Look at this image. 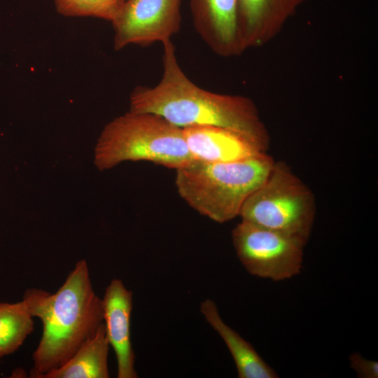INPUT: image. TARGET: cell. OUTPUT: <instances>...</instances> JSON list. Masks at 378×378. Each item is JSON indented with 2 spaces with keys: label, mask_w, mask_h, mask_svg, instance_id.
<instances>
[{
  "label": "cell",
  "mask_w": 378,
  "mask_h": 378,
  "mask_svg": "<svg viewBox=\"0 0 378 378\" xmlns=\"http://www.w3.org/2000/svg\"><path fill=\"white\" fill-rule=\"evenodd\" d=\"M162 76L154 86H137L130 96V111L158 115L181 127L211 125L239 131L265 151L269 133L253 101L246 97L219 94L195 84L181 69L172 41L164 43Z\"/></svg>",
  "instance_id": "6da1fadb"
},
{
  "label": "cell",
  "mask_w": 378,
  "mask_h": 378,
  "mask_svg": "<svg viewBox=\"0 0 378 378\" xmlns=\"http://www.w3.org/2000/svg\"><path fill=\"white\" fill-rule=\"evenodd\" d=\"M30 314L43 324L32 355L30 377L43 378L64 364L104 323L102 301L91 283L87 262L80 260L53 294L27 289L22 297Z\"/></svg>",
  "instance_id": "7a4b0ae2"
},
{
  "label": "cell",
  "mask_w": 378,
  "mask_h": 378,
  "mask_svg": "<svg viewBox=\"0 0 378 378\" xmlns=\"http://www.w3.org/2000/svg\"><path fill=\"white\" fill-rule=\"evenodd\" d=\"M274 162L266 153L230 162L194 160L176 170L175 185L194 210L224 223L239 216L244 203L265 181Z\"/></svg>",
  "instance_id": "3957f363"
},
{
  "label": "cell",
  "mask_w": 378,
  "mask_h": 378,
  "mask_svg": "<svg viewBox=\"0 0 378 378\" xmlns=\"http://www.w3.org/2000/svg\"><path fill=\"white\" fill-rule=\"evenodd\" d=\"M193 160L182 128L158 115L130 111L104 127L94 153L99 171L125 161H148L176 170Z\"/></svg>",
  "instance_id": "277c9868"
},
{
  "label": "cell",
  "mask_w": 378,
  "mask_h": 378,
  "mask_svg": "<svg viewBox=\"0 0 378 378\" xmlns=\"http://www.w3.org/2000/svg\"><path fill=\"white\" fill-rule=\"evenodd\" d=\"M312 190L284 162H275L265 181L247 198L239 216L242 221L275 231L307 244L314 222Z\"/></svg>",
  "instance_id": "5b68a950"
},
{
  "label": "cell",
  "mask_w": 378,
  "mask_h": 378,
  "mask_svg": "<svg viewBox=\"0 0 378 378\" xmlns=\"http://www.w3.org/2000/svg\"><path fill=\"white\" fill-rule=\"evenodd\" d=\"M232 239L239 260L252 275L283 281L302 269L306 244L297 239L242 220Z\"/></svg>",
  "instance_id": "8992f818"
},
{
  "label": "cell",
  "mask_w": 378,
  "mask_h": 378,
  "mask_svg": "<svg viewBox=\"0 0 378 378\" xmlns=\"http://www.w3.org/2000/svg\"><path fill=\"white\" fill-rule=\"evenodd\" d=\"M181 0H126L111 21L113 47L172 41L181 28Z\"/></svg>",
  "instance_id": "52a82bcc"
},
{
  "label": "cell",
  "mask_w": 378,
  "mask_h": 378,
  "mask_svg": "<svg viewBox=\"0 0 378 378\" xmlns=\"http://www.w3.org/2000/svg\"><path fill=\"white\" fill-rule=\"evenodd\" d=\"M305 0H237L239 51L265 45Z\"/></svg>",
  "instance_id": "ba28073f"
},
{
  "label": "cell",
  "mask_w": 378,
  "mask_h": 378,
  "mask_svg": "<svg viewBox=\"0 0 378 378\" xmlns=\"http://www.w3.org/2000/svg\"><path fill=\"white\" fill-rule=\"evenodd\" d=\"M102 301L106 335L115 354L118 378H136L135 356L130 339L132 292L120 279L106 287Z\"/></svg>",
  "instance_id": "9c48e42d"
},
{
  "label": "cell",
  "mask_w": 378,
  "mask_h": 378,
  "mask_svg": "<svg viewBox=\"0 0 378 378\" xmlns=\"http://www.w3.org/2000/svg\"><path fill=\"white\" fill-rule=\"evenodd\" d=\"M194 160L207 162H234L266 153L247 135L229 128L194 125L183 128Z\"/></svg>",
  "instance_id": "30bf717a"
},
{
  "label": "cell",
  "mask_w": 378,
  "mask_h": 378,
  "mask_svg": "<svg viewBox=\"0 0 378 378\" xmlns=\"http://www.w3.org/2000/svg\"><path fill=\"white\" fill-rule=\"evenodd\" d=\"M194 27L216 54H241L237 34V0H190Z\"/></svg>",
  "instance_id": "8fae6325"
},
{
  "label": "cell",
  "mask_w": 378,
  "mask_h": 378,
  "mask_svg": "<svg viewBox=\"0 0 378 378\" xmlns=\"http://www.w3.org/2000/svg\"><path fill=\"white\" fill-rule=\"evenodd\" d=\"M200 311L208 323L217 332L228 348L239 378H276V372L259 356L253 346L228 326L220 316L214 301L206 299Z\"/></svg>",
  "instance_id": "7c38bea8"
},
{
  "label": "cell",
  "mask_w": 378,
  "mask_h": 378,
  "mask_svg": "<svg viewBox=\"0 0 378 378\" xmlns=\"http://www.w3.org/2000/svg\"><path fill=\"white\" fill-rule=\"evenodd\" d=\"M109 343L104 323L62 366L46 373L43 378H108Z\"/></svg>",
  "instance_id": "4fadbf2b"
},
{
  "label": "cell",
  "mask_w": 378,
  "mask_h": 378,
  "mask_svg": "<svg viewBox=\"0 0 378 378\" xmlns=\"http://www.w3.org/2000/svg\"><path fill=\"white\" fill-rule=\"evenodd\" d=\"M33 318L23 300L0 302V358L22 346L34 330Z\"/></svg>",
  "instance_id": "5bb4252c"
},
{
  "label": "cell",
  "mask_w": 378,
  "mask_h": 378,
  "mask_svg": "<svg viewBox=\"0 0 378 378\" xmlns=\"http://www.w3.org/2000/svg\"><path fill=\"white\" fill-rule=\"evenodd\" d=\"M57 12L68 17H92L111 21L114 13L104 0H54Z\"/></svg>",
  "instance_id": "9a60e30c"
},
{
  "label": "cell",
  "mask_w": 378,
  "mask_h": 378,
  "mask_svg": "<svg viewBox=\"0 0 378 378\" xmlns=\"http://www.w3.org/2000/svg\"><path fill=\"white\" fill-rule=\"evenodd\" d=\"M351 368L360 378H377L378 363L364 358L360 354L353 353L349 356Z\"/></svg>",
  "instance_id": "2e32d148"
},
{
  "label": "cell",
  "mask_w": 378,
  "mask_h": 378,
  "mask_svg": "<svg viewBox=\"0 0 378 378\" xmlns=\"http://www.w3.org/2000/svg\"><path fill=\"white\" fill-rule=\"evenodd\" d=\"M104 1L108 4V6L111 8V9L113 10L114 13V17H115L118 10H119L122 4L126 0H104Z\"/></svg>",
  "instance_id": "e0dca14e"
}]
</instances>
